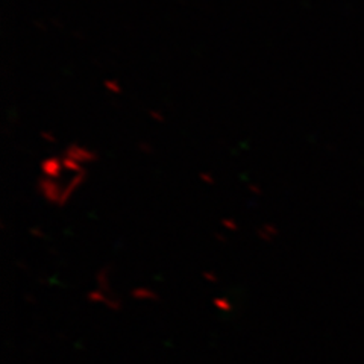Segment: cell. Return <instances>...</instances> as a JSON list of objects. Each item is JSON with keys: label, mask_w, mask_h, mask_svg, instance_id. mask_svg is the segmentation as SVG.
I'll use <instances>...</instances> for the list:
<instances>
[{"label": "cell", "mask_w": 364, "mask_h": 364, "mask_svg": "<svg viewBox=\"0 0 364 364\" xmlns=\"http://www.w3.org/2000/svg\"><path fill=\"white\" fill-rule=\"evenodd\" d=\"M96 286H97V290L105 293L107 296H114V293L111 290V284H109V267L108 266H104L97 270Z\"/></svg>", "instance_id": "obj_2"}, {"label": "cell", "mask_w": 364, "mask_h": 364, "mask_svg": "<svg viewBox=\"0 0 364 364\" xmlns=\"http://www.w3.org/2000/svg\"><path fill=\"white\" fill-rule=\"evenodd\" d=\"M38 193L41 195V198L49 202L52 205H58L60 207V202H61V196H63V191H64V186L60 184V181H55V179H49V178H40L38 181Z\"/></svg>", "instance_id": "obj_1"}, {"label": "cell", "mask_w": 364, "mask_h": 364, "mask_svg": "<svg viewBox=\"0 0 364 364\" xmlns=\"http://www.w3.org/2000/svg\"><path fill=\"white\" fill-rule=\"evenodd\" d=\"M214 237L218 238V240H220V242H226V238H225L222 234H219V232H215V234H214Z\"/></svg>", "instance_id": "obj_10"}, {"label": "cell", "mask_w": 364, "mask_h": 364, "mask_svg": "<svg viewBox=\"0 0 364 364\" xmlns=\"http://www.w3.org/2000/svg\"><path fill=\"white\" fill-rule=\"evenodd\" d=\"M222 226L226 228L228 231H237V228H238L234 219H223L222 220Z\"/></svg>", "instance_id": "obj_8"}, {"label": "cell", "mask_w": 364, "mask_h": 364, "mask_svg": "<svg viewBox=\"0 0 364 364\" xmlns=\"http://www.w3.org/2000/svg\"><path fill=\"white\" fill-rule=\"evenodd\" d=\"M29 234H31L32 237H36V238H44V232H43L41 228H36V226H32L31 230H29Z\"/></svg>", "instance_id": "obj_9"}, {"label": "cell", "mask_w": 364, "mask_h": 364, "mask_svg": "<svg viewBox=\"0 0 364 364\" xmlns=\"http://www.w3.org/2000/svg\"><path fill=\"white\" fill-rule=\"evenodd\" d=\"M213 305H214L215 309H218L219 311H222V313H230V311L232 310L231 302L228 301L226 298H214V299H213Z\"/></svg>", "instance_id": "obj_6"}, {"label": "cell", "mask_w": 364, "mask_h": 364, "mask_svg": "<svg viewBox=\"0 0 364 364\" xmlns=\"http://www.w3.org/2000/svg\"><path fill=\"white\" fill-rule=\"evenodd\" d=\"M131 298L136 301H147V302H155L159 299V296L149 287H135L131 290Z\"/></svg>", "instance_id": "obj_4"}, {"label": "cell", "mask_w": 364, "mask_h": 364, "mask_svg": "<svg viewBox=\"0 0 364 364\" xmlns=\"http://www.w3.org/2000/svg\"><path fill=\"white\" fill-rule=\"evenodd\" d=\"M202 278H203V281H207V282H210V284H218V282H219L218 277H215L214 273L210 272V270H203V272H202Z\"/></svg>", "instance_id": "obj_7"}, {"label": "cell", "mask_w": 364, "mask_h": 364, "mask_svg": "<svg viewBox=\"0 0 364 364\" xmlns=\"http://www.w3.org/2000/svg\"><path fill=\"white\" fill-rule=\"evenodd\" d=\"M278 234H279L278 228L275 225H272V223L261 225L258 230H257L258 238H259V240H263L264 243H270V242L275 240V238L278 237Z\"/></svg>", "instance_id": "obj_3"}, {"label": "cell", "mask_w": 364, "mask_h": 364, "mask_svg": "<svg viewBox=\"0 0 364 364\" xmlns=\"http://www.w3.org/2000/svg\"><path fill=\"white\" fill-rule=\"evenodd\" d=\"M107 298H108V296H107L105 293H102V291L97 290V289H95V290H91V291L87 293V301L91 302V304H102V305H104L105 301H107Z\"/></svg>", "instance_id": "obj_5"}]
</instances>
